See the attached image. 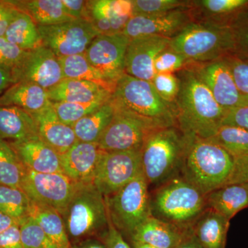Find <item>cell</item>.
<instances>
[{
    "instance_id": "obj_1",
    "label": "cell",
    "mask_w": 248,
    "mask_h": 248,
    "mask_svg": "<svg viewBox=\"0 0 248 248\" xmlns=\"http://www.w3.org/2000/svg\"><path fill=\"white\" fill-rule=\"evenodd\" d=\"M177 98V120L181 131L203 140L213 138L222 125L226 111L196 73L187 72L180 80Z\"/></svg>"
},
{
    "instance_id": "obj_2",
    "label": "cell",
    "mask_w": 248,
    "mask_h": 248,
    "mask_svg": "<svg viewBox=\"0 0 248 248\" xmlns=\"http://www.w3.org/2000/svg\"><path fill=\"white\" fill-rule=\"evenodd\" d=\"M187 137L182 177L205 197L231 184L236 169L234 156L210 140Z\"/></svg>"
},
{
    "instance_id": "obj_3",
    "label": "cell",
    "mask_w": 248,
    "mask_h": 248,
    "mask_svg": "<svg viewBox=\"0 0 248 248\" xmlns=\"http://www.w3.org/2000/svg\"><path fill=\"white\" fill-rule=\"evenodd\" d=\"M188 138L173 127L152 133L141 148V169L148 186H159L181 173Z\"/></svg>"
},
{
    "instance_id": "obj_4",
    "label": "cell",
    "mask_w": 248,
    "mask_h": 248,
    "mask_svg": "<svg viewBox=\"0 0 248 248\" xmlns=\"http://www.w3.org/2000/svg\"><path fill=\"white\" fill-rule=\"evenodd\" d=\"M206 206V197L180 175L159 186L151 197L153 217L185 231L190 229Z\"/></svg>"
},
{
    "instance_id": "obj_5",
    "label": "cell",
    "mask_w": 248,
    "mask_h": 248,
    "mask_svg": "<svg viewBox=\"0 0 248 248\" xmlns=\"http://www.w3.org/2000/svg\"><path fill=\"white\" fill-rule=\"evenodd\" d=\"M112 98L116 104L153 121L160 128L173 127L177 121V112L160 97L151 81L124 73L116 83Z\"/></svg>"
},
{
    "instance_id": "obj_6",
    "label": "cell",
    "mask_w": 248,
    "mask_h": 248,
    "mask_svg": "<svg viewBox=\"0 0 248 248\" xmlns=\"http://www.w3.org/2000/svg\"><path fill=\"white\" fill-rule=\"evenodd\" d=\"M234 44L231 28L192 24L170 38L169 48L182 54L188 61L205 62L234 50Z\"/></svg>"
},
{
    "instance_id": "obj_7",
    "label": "cell",
    "mask_w": 248,
    "mask_h": 248,
    "mask_svg": "<svg viewBox=\"0 0 248 248\" xmlns=\"http://www.w3.org/2000/svg\"><path fill=\"white\" fill-rule=\"evenodd\" d=\"M61 216L72 239L107 230L108 225L105 198L93 184H79Z\"/></svg>"
},
{
    "instance_id": "obj_8",
    "label": "cell",
    "mask_w": 248,
    "mask_h": 248,
    "mask_svg": "<svg viewBox=\"0 0 248 248\" xmlns=\"http://www.w3.org/2000/svg\"><path fill=\"white\" fill-rule=\"evenodd\" d=\"M104 198L112 224L129 237L152 215L148 184L143 172L116 193Z\"/></svg>"
},
{
    "instance_id": "obj_9",
    "label": "cell",
    "mask_w": 248,
    "mask_h": 248,
    "mask_svg": "<svg viewBox=\"0 0 248 248\" xmlns=\"http://www.w3.org/2000/svg\"><path fill=\"white\" fill-rule=\"evenodd\" d=\"M114 103L115 114L98 141L99 148L105 152L141 151L148 136L161 128L153 121Z\"/></svg>"
},
{
    "instance_id": "obj_10",
    "label": "cell",
    "mask_w": 248,
    "mask_h": 248,
    "mask_svg": "<svg viewBox=\"0 0 248 248\" xmlns=\"http://www.w3.org/2000/svg\"><path fill=\"white\" fill-rule=\"evenodd\" d=\"M141 173V151H102L93 184L104 197H109Z\"/></svg>"
},
{
    "instance_id": "obj_11",
    "label": "cell",
    "mask_w": 248,
    "mask_h": 248,
    "mask_svg": "<svg viewBox=\"0 0 248 248\" xmlns=\"http://www.w3.org/2000/svg\"><path fill=\"white\" fill-rule=\"evenodd\" d=\"M42 46L58 58L85 53L91 42L100 35L85 19L51 26H37Z\"/></svg>"
},
{
    "instance_id": "obj_12",
    "label": "cell",
    "mask_w": 248,
    "mask_h": 248,
    "mask_svg": "<svg viewBox=\"0 0 248 248\" xmlns=\"http://www.w3.org/2000/svg\"><path fill=\"white\" fill-rule=\"evenodd\" d=\"M78 185L63 173H39L26 169L21 189L32 202L62 215Z\"/></svg>"
},
{
    "instance_id": "obj_13",
    "label": "cell",
    "mask_w": 248,
    "mask_h": 248,
    "mask_svg": "<svg viewBox=\"0 0 248 248\" xmlns=\"http://www.w3.org/2000/svg\"><path fill=\"white\" fill-rule=\"evenodd\" d=\"M130 40L123 32L99 35L91 42L84 54L93 66L116 85L125 73V55Z\"/></svg>"
},
{
    "instance_id": "obj_14",
    "label": "cell",
    "mask_w": 248,
    "mask_h": 248,
    "mask_svg": "<svg viewBox=\"0 0 248 248\" xmlns=\"http://www.w3.org/2000/svg\"><path fill=\"white\" fill-rule=\"evenodd\" d=\"M12 74L15 84L32 83L46 91L64 79L60 60L52 50L44 46L27 50Z\"/></svg>"
},
{
    "instance_id": "obj_15",
    "label": "cell",
    "mask_w": 248,
    "mask_h": 248,
    "mask_svg": "<svg viewBox=\"0 0 248 248\" xmlns=\"http://www.w3.org/2000/svg\"><path fill=\"white\" fill-rule=\"evenodd\" d=\"M226 112L248 105V97L240 92L226 60L212 62L196 73Z\"/></svg>"
},
{
    "instance_id": "obj_16",
    "label": "cell",
    "mask_w": 248,
    "mask_h": 248,
    "mask_svg": "<svg viewBox=\"0 0 248 248\" xmlns=\"http://www.w3.org/2000/svg\"><path fill=\"white\" fill-rule=\"evenodd\" d=\"M170 38L145 36L130 40L125 60V73L138 79L152 81L155 75L156 57L169 48Z\"/></svg>"
},
{
    "instance_id": "obj_17",
    "label": "cell",
    "mask_w": 248,
    "mask_h": 248,
    "mask_svg": "<svg viewBox=\"0 0 248 248\" xmlns=\"http://www.w3.org/2000/svg\"><path fill=\"white\" fill-rule=\"evenodd\" d=\"M102 152L97 143L78 140L60 155L63 174L77 184H93Z\"/></svg>"
},
{
    "instance_id": "obj_18",
    "label": "cell",
    "mask_w": 248,
    "mask_h": 248,
    "mask_svg": "<svg viewBox=\"0 0 248 248\" xmlns=\"http://www.w3.org/2000/svg\"><path fill=\"white\" fill-rule=\"evenodd\" d=\"M9 143L25 169L39 173H63L60 155L40 137Z\"/></svg>"
},
{
    "instance_id": "obj_19",
    "label": "cell",
    "mask_w": 248,
    "mask_h": 248,
    "mask_svg": "<svg viewBox=\"0 0 248 248\" xmlns=\"http://www.w3.org/2000/svg\"><path fill=\"white\" fill-rule=\"evenodd\" d=\"M186 18L178 9L157 16H134L125 24L123 33L130 40L145 36L168 37L183 27Z\"/></svg>"
},
{
    "instance_id": "obj_20",
    "label": "cell",
    "mask_w": 248,
    "mask_h": 248,
    "mask_svg": "<svg viewBox=\"0 0 248 248\" xmlns=\"http://www.w3.org/2000/svg\"><path fill=\"white\" fill-rule=\"evenodd\" d=\"M31 115L35 120L38 136L59 155L64 153L78 141L73 127L58 118L52 102L43 110Z\"/></svg>"
},
{
    "instance_id": "obj_21",
    "label": "cell",
    "mask_w": 248,
    "mask_h": 248,
    "mask_svg": "<svg viewBox=\"0 0 248 248\" xmlns=\"http://www.w3.org/2000/svg\"><path fill=\"white\" fill-rule=\"evenodd\" d=\"M190 231H185L151 215L137 228L130 238V241L156 248H175Z\"/></svg>"
},
{
    "instance_id": "obj_22",
    "label": "cell",
    "mask_w": 248,
    "mask_h": 248,
    "mask_svg": "<svg viewBox=\"0 0 248 248\" xmlns=\"http://www.w3.org/2000/svg\"><path fill=\"white\" fill-rule=\"evenodd\" d=\"M51 102L91 103L110 99L112 91L100 85L74 79H63L47 91Z\"/></svg>"
},
{
    "instance_id": "obj_23",
    "label": "cell",
    "mask_w": 248,
    "mask_h": 248,
    "mask_svg": "<svg viewBox=\"0 0 248 248\" xmlns=\"http://www.w3.org/2000/svg\"><path fill=\"white\" fill-rule=\"evenodd\" d=\"M230 221L208 208L191 226V232L202 248H226Z\"/></svg>"
},
{
    "instance_id": "obj_24",
    "label": "cell",
    "mask_w": 248,
    "mask_h": 248,
    "mask_svg": "<svg viewBox=\"0 0 248 248\" xmlns=\"http://www.w3.org/2000/svg\"><path fill=\"white\" fill-rule=\"evenodd\" d=\"M208 208L231 221L241 210L248 208V182L223 186L206 196Z\"/></svg>"
},
{
    "instance_id": "obj_25",
    "label": "cell",
    "mask_w": 248,
    "mask_h": 248,
    "mask_svg": "<svg viewBox=\"0 0 248 248\" xmlns=\"http://www.w3.org/2000/svg\"><path fill=\"white\" fill-rule=\"evenodd\" d=\"M50 104L46 90L32 83H16L0 96L1 107L20 108L30 114L40 112Z\"/></svg>"
},
{
    "instance_id": "obj_26",
    "label": "cell",
    "mask_w": 248,
    "mask_h": 248,
    "mask_svg": "<svg viewBox=\"0 0 248 248\" xmlns=\"http://www.w3.org/2000/svg\"><path fill=\"white\" fill-rule=\"evenodd\" d=\"M36 137L37 125L31 114L20 108L0 106V138L18 141Z\"/></svg>"
},
{
    "instance_id": "obj_27",
    "label": "cell",
    "mask_w": 248,
    "mask_h": 248,
    "mask_svg": "<svg viewBox=\"0 0 248 248\" xmlns=\"http://www.w3.org/2000/svg\"><path fill=\"white\" fill-rule=\"evenodd\" d=\"M29 15L37 26H51L74 20L65 11L62 0L8 1Z\"/></svg>"
},
{
    "instance_id": "obj_28",
    "label": "cell",
    "mask_w": 248,
    "mask_h": 248,
    "mask_svg": "<svg viewBox=\"0 0 248 248\" xmlns=\"http://www.w3.org/2000/svg\"><path fill=\"white\" fill-rule=\"evenodd\" d=\"M115 111V103L111 97L97 110L78 121L73 125L78 140L86 143H97L112 121Z\"/></svg>"
},
{
    "instance_id": "obj_29",
    "label": "cell",
    "mask_w": 248,
    "mask_h": 248,
    "mask_svg": "<svg viewBox=\"0 0 248 248\" xmlns=\"http://www.w3.org/2000/svg\"><path fill=\"white\" fill-rule=\"evenodd\" d=\"M29 216L42 228L57 248H73L63 218L57 210L31 201Z\"/></svg>"
},
{
    "instance_id": "obj_30",
    "label": "cell",
    "mask_w": 248,
    "mask_h": 248,
    "mask_svg": "<svg viewBox=\"0 0 248 248\" xmlns=\"http://www.w3.org/2000/svg\"><path fill=\"white\" fill-rule=\"evenodd\" d=\"M64 79L83 80L100 85L114 92L115 84H112L97 68L93 66L84 53L59 58Z\"/></svg>"
},
{
    "instance_id": "obj_31",
    "label": "cell",
    "mask_w": 248,
    "mask_h": 248,
    "mask_svg": "<svg viewBox=\"0 0 248 248\" xmlns=\"http://www.w3.org/2000/svg\"><path fill=\"white\" fill-rule=\"evenodd\" d=\"M4 37L24 50H33L42 46L37 24L29 15L22 11H19L10 24Z\"/></svg>"
},
{
    "instance_id": "obj_32",
    "label": "cell",
    "mask_w": 248,
    "mask_h": 248,
    "mask_svg": "<svg viewBox=\"0 0 248 248\" xmlns=\"http://www.w3.org/2000/svg\"><path fill=\"white\" fill-rule=\"evenodd\" d=\"M133 16V0H91L86 1L84 19H129Z\"/></svg>"
},
{
    "instance_id": "obj_33",
    "label": "cell",
    "mask_w": 248,
    "mask_h": 248,
    "mask_svg": "<svg viewBox=\"0 0 248 248\" xmlns=\"http://www.w3.org/2000/svg\"><path fill=\"white\" fill-rule=\"evenodd\" d=\"M25 170L9 142L0 138V184L21 189Z\"/></svg>"
},
{
    "instance_id": "obj_34",
    "label": "cell",
    "mask_w": 248,
    "mask_h": 248,
    "mask_svg": "<svg viewBox=\"0 0 248 248\" xmlns=\"http://www.w3.org/2000/svg\"><path fill=\"white\" fill-rule=\"evenodd\" d=\"M208 140L224 148L234 159L242 157L248 151V130L231 125H222Z\"/></svg>"
},
{
    "instance_id": "obj_35",
    "label": "cell",
    "mask_w": 248,
    "mask_h": 248,
    "mask_svg": "<svg viewBox=\"0 0 248 248\" xmlns=\"http://www.w3.org/2000/svg\"><path fill=\"white\" fill-rule=\"evenodd\" d=\"M31 200L20 188L0 184V212L20 221L29 216Z\"/></svg>"
},
{
    "instance_id": "obj_36",
    "label": "cell",
    "mask_w": 248,
    "mask_h": 248,
    "mask_svg": "<svg viewBox=\"0 0 248 248\" xmlns=\"http://www.w3.org/2000/svg\"><path fill=\"white\" fill-rule=\"evenodd\" d=\"M107 100H98L91 103L52 102V106L58 118L63 124L73 127L78 121L97 110Z\"/></svg>"
},
{
    "instance_id": "obj_37",
    "label": "cell",
    "mask_w": 248,
    "mask_h": 248,
    "mask_svg": "<svg viewBox=\"0 0 248 248\" xmlns=\"http://www.w3.org/2000/svg\"><path fill=\"white\" fill-rule=\"evenodd\" d=\"M19 229L24 248H57L32 217L21 219Z\"/></svg>"
},
{
    "instance_id": "obj_38",
    "label": "cell",
    "mask_w": 248,
    "mask_h": 248,
    "mask_svg": "<svg viewBox=\"0 0 248 248\" xmlns=\"http://www.w3.org/2000/svg\"><path fill=\"white\" fill-rule=\"evenodd\" d=\"M133 16H157L170 12L182 4L178 0H133Z\"/></svg>"
},
{
    "instance_id": "obj_39",
    "label": "cell",
    "mask_w": 248,
    "mask_h": 248,
    "mask_svg": "<svg viewBox=\"0 0 248 248\" xmlns=\"http://www.w3.org/2000/svg\"><path fill=\"white\" fill-rule=\"evenodd\" d=\"M155 91L165 102L171 103L177 100L180 91V80L172 73H157L152 80Z\"/></svg>"
},
{
    "instance_id": "obj_40",
    "label": "cell",
    "mask_w": 248,
    "mask_h": 248,
    "mask_svg": "<svg viewBox=\"0 0 248 248\" xmlns=\"http://www.w3.org/2000/svg\"><path fill=\"white\" fill-rule=\"evenodd\" d=\"M27 50L9 42L4 37H0V67L12 73L22 61Z\"/></svg>"
},
{
    "instance_id": "obj_41",
    "label": "cell",
    "mask_w": 248,
    "mask_h": 248,
    "mask_svg": "<svg viewBox=\"0 0 248 248\" xmlns=\"http://www.w3.org/2000/svg\"><path fill=\"white\" fill-rule=\"evenodd\" d=\"M187 62L182 54L168 48L156 57L154 63L155 73H172L181 69Z\"/></svg>"
},
{
    "instance_id": "obj_42",
    "label": "cell",
    "mask_w": 248,
    "mask_h": 248,
    "mask_svg": "<svg viewBox=\"0 0 248 248\" xmlns=\"http://www.w3.org/2000/svg\"><path fill=\"white\" fill-rule=\"evenodd\" d=\"M240 92L248 97V62L231 57L226 60Z\"/></svg>"
},
{
    "instance_id": "obj_43",
    "label": "cell",
    "mask_w": 248,
    "mask_h": 248,
    "mask_svg": "<svg viewBox=\"0 0 248 248\" xmlns=\"http://www.w3.org/2000/svg\"><path fill=\"white\" fill-rule=\"evenodd\" d=\"M205 9L216 14H228L246 7L248 0H203L201 1Z\"/></svg>"
},
{
    "instance_id": "obj_44",
    "label": "cell",
    "mask_w": 248,
    "mask_h": 248,
    "mask_svg": "<svg viewBox=\"0 0 248 248\" xmlns=\"http://www.w3.org/2000/svg\"><path fill=\"white\" fill-rule=\"evenodd\" d=\"M103 241L107 248H132L124 239L122 233L112 224L110 218L107 230L103 235Z\"/></svg>"
},
{
    "instance_id": "obj_45",
    "label": "cell",
    "mask_w": 248,
    "mask_h": 248,
    "mask_svg": "<svg viewBox=\"0 0 248 248\" xmlns=\"http://www.w3.org/2000/svg\"><path fill=\"white\" fill-rule=\"evenodd\" d=\"M222 125H231L248 130V105L228 111Z\"/></svg>"
},
{
    "instance_id": "obj_46",
    "label": "cell",
    "mask_w": 248,
    "mask_h": 248,
    "mask_svg": "<svg viewBox=\"0 0 248 248\" xmlns=\"http://www.w3.org/2000/svg\"><path fill=\"white\" fill-rule=\"evenodd\" d=\"M0 248H24L21 239L19 223L0 234Z\"/></svg>"
},
{
    "instance_id": "obj_47",
    "label": "cell",
    "mask_w": 248,
    "mask_h": 248,
    "mask_svg": "<svg viewBox=\"0 0 248 248\" xmlns=\"http://www.w3.org/2000/svg\"><path fill=\"white\" fill-rule=\"evenodd\" d=\"M19 10L8 1H0V37H4L5 32Z\"/></svg>"
},
{
    "instance_id": "obj_48",
    "label": "cell",
    "mask_w": 248,
    "mask_h": 248,
    "mask_svg": "<svg viewBox=\"0 0 248 248\" xmlns=\"http://www.w3.org/2000/svg\"><path fill=\"white\" fill-rule=\"evenodd\" d=\"M65 11L75 19H84L86 1L84 0H62Z\"/></svg>"
},
{
    "instance_id": "obj_49",
    "label": "cell",
    "mask_w": 248,
    "mask_h": 248,
    "mask_svg": "<svg viewBox=\"0 0 248 248\" xmlns=\"http://www.w3.org/2000/svg\"><path fill=\"white\" fill-rule=\"evenodd\" d=\"M233 31L235 39L234 49L241 51L246 58L244 61L248 62V23L244 27L237 30L233 29Z\"/></svg>"
},
{
    "instance_id": "obj_50",
    "label": "cell",
    "mask_w": 248,
    "mask_h": 248,
    "mask_svg": "<svg viewBox=\"0 0 248 248\" xmlns=\"http://www.w3.org/2000/svg\"><path fill=\"white\" fill-rule=\"evenodd\" d=\"M15 84L12 73L0 67V94Z\"/></svg>"
},
{
    "instance_id": "obj_51",
    "label": "cell",
    "mask_w": 248,
    "mask_h": 248,
    "mask_svg": "<svg viewBox=\"0 0 248 248\" xmlns=\"http://www.w3.org/2000/svg\"><path fill=\"white\" fill-rule=\"evenodd\" d=\"M18 223H19V220L12 218L0 212V234Z\"/></svg>"
},
{
    "instance_id": "obj_52",
    "label": "cell",
    "mask_w": 248,
    "mask_h": 248,
    "mask_svg": "<svg viewBox=\"0 0 248 248\" xmlns=\"http://www.w3.org/2000/svg\"><path fill=\"white\" fill-rule=\"evenodd\" d=\"M175 248H202L197 242L195 236L191 232V230L186 237L183 240L182 243Z\"/></svg>"
},
{
    "instance_id": "obj_53",
    "label": "cell",
    "mask_w": 248,
    "mask_h": 248,
    "mask_svg": "<svg viewBox=\"0 0 248 248\" xmlns=\"http://www.w3.org/2000/svg\"><path fill=\"white\" fill-rule=\"evenodd\" d=\"M243 182H248V168L236 166L234 177L231 184Z\"/></svg>"
},
{
    "instance_id": "obj_54",
    "label": "cell",
    "mask_w": 248,
    "mask_h": 248,
    "mask_svg": "<svg viewBox=\"0 0 248 248\" xmlns=\"http://www.w3.org/2000/svg\"><path fill=\"white\" fill-rule=\"evenodd\" d=\"M73 248H107L105 245L102 244L96 240L88 239L80 243L78 246H75Z\"/></svg>"
},
{
    "instance_id": "obj_55",
    "label": "cell",
    "mask_w": 248,
    "mask_h": 248,
    "mask_svg": "<svg viewBox=\"0 0 248 248\" xmlns=\"http://www.w3.org/2000/svg\"><path fill=\"white\" fill-rule=\"evenodd\" d=\"M236 164L241 167L248 168V151L247 154L242 157L235 159Z\"/></svg>"
},
{
    "instance_id": "obj_56",
    "label": "cell",
    "mask_w": 248,
    "mask_h": 248,
    "mask_svg": "<svg viewBox=\"0 0 248 248\" xmlns=\"http://www.w3.org/2000/svg\"><path fill=\"white\" fill-rule=\"evenodd\" d=\"M130 242H131L130 246L132 248H159L150 246V245L142 244V243L138 242V241H130Z\"/></svg>"
}]
</instances>
